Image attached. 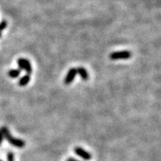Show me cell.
<instances>
[{
    "label": "cell",
    "mask_w": 161,
    "mask_h": 161,
    "mask_svg": "<svg viewBox=\"0 0 161 161\" xmlns=\"http://www.w3.org/2000/svg\"><path fill=\"white\" fill-rule=\"evenodd\" d=\"M0 131H2V134L3 137L6 138V140L10 143L11 145H13V146L17 147V148H23L25 146V143L23 140H21V139H17V138H14L13 136H12L10 131H8V129L6 127H2V128L0 129Z\"/></svg>",
    "instance_id": "1"
},
{
    "label": "cell",
    "mask_w": 161,
    "mask_h": 161,
    "mask_svg": "<svg viewBox=\"0 0 161 161\" xmlns=\"http://www.w3.org/2000/svg\"><path fill=\"white\" fill-rule=\"evenodd\" d=\"M23 64H24V67H25V69H24V70L26 72L27 74L31 75V73L32 72V67L31 63L29 62V60L23 58Z\"/></svg>",
    "instance_id": "7"
},
{
    "label": "cell",
    "mask_w": 161,
    "mask_h": 161,
    "mask_svg": "<svg viewBox=\"0 0 161 161\" xmlns=\"http://www.w3.org/2000/svg\"><path fill=\"white\" fill-rule=\"evenodd\" d=\"M20 74H21V70L19 69H12L8 72V75L11 78H17Z\"/></svg>",
    "instance_id": "8"
},
{
    "label": "cell",
    "mask_w": 161,
    "mask_h": 161,
    "mask_svg": "<svg viewBox=\"0 0 161 161\" xmlns=\"http://www.w3.org/2000/svg\"><path fill=\"white\" fill-rule=\"evenodd\" d=\"M3 141V136L2 131H0V145H1V143H2Z\"/></svg>",
    "instance_id": "11"
},
{
    "label": "cell",
    "mask_w": 161,
    "mask_h": 161,
    "mask_svg": "<svg viewBox=\"0 0 161 161\" xmlns=\"http://www.w3.org/2000/svg\"><path fill=\"white\" fill-rule=\"evenodd\" d=\"M30 80H31V75L26 74L20 79L19 82H18V85H19L20 86H25L27 85L28 83L30 82Z\"/></svg>",
    "instance_id": "6"
},
{
    "label": "cell",
    "mask_w": 161,
    "mask_h": 161,
    "mask_svg": "<svg viewBox=\"0 0 161 161\" xmlns=\"http://www.w3.org/2000/svg\"><path fill=\"white\" fill-rule=\"evenodd\" d=\"M7 25H8L7 21L3 20V21H1V22H0V31H2L4 30L5 28L7 27Z\"/></svg>",
    "instance_id": "9"
},
{
    "label": "cell",
    "mask_w": 161,
    "mask_h": 161,
    "mask_svg": "<svg viewBox=\"0 0 161 161\" xmlns=\"http://www.w3.org/2000/svg\"><path fill=\"white\" fill-rule=\"evenodd\" d=\"M76 74H77V72H76V68H71L70 70L68 72L67 76H66L65 79H64V83H65L66 85H69V84H71L75 79V77H76Z\"/></svg>",
    "instance_id": "4"
},
{
    "label": "cell",
    "mask_w": 161,
    "mask_h": 161,
    "mask_svg": "<svg viewBox=\"0 0 161 161\" xmlns=\"http://www.w3.org/2000/svg\"><path fill=\"white\" fill-rule=\"evenodd\" d=\"M1 36H2V34H1V31H0V37H1Z\"/></svg>",
    "instance_id": "13"
},
{
    "label": "cell",
    "mask_w": 161,
    "mask_h": 161,
    "mask_svg": "<svg viewBox=\"0 0 161 161\" xmlns=\"http://www.w3.org/2000/svg\"><path fill=\"white\" fill-rule=\"evenodd\" d=\"M76 72L77 74L80 76V78L84 80H87L88 78H89V74L87 71L86 70L85 68H82V67H79V68H76Z\"/></svg>",
    "instance_id": "5"
},
{
    "label": "cell",
    "mask_w": 161,
    "mask_h": 161,
    "mask_svg": "<svg viewBox=\"0 0 161 161\" xmlns=\"http://www.w3.org/2000/svg\"><path fill=\"white\" fill-rule=\"evenodd\" d=\"M131 57V53L130 51H118V52H114L109 55L110 59L117 60V59H128Z\"/></svg>",
    "instance_id": "2"
},
{
    "label": "cell",
    "mask_w": 161,
    "mask_h": 161,
    "mask_svg": "<svg viewBox=\"0 0 161 161\" xmlns=\"http://www.w3.org/2000/svg\"><path fill=\"white\" fill-rule=\"evenodd\" d=\"M68 161H80V160H77V159H74V158H69V159H68Z\"/></svg>",
    "instance_id": "12"
},
{
    "label": "cell",
    "mask_w": 161,
    "mask_h": 161,
    "mask_svg": "<svg viewBox=\"0 0 161 161\" xmlns=\"http://www.w3.org/2000/svg\"><path fill=\"white\" fill-rule=\"evenodd\" d=\"M74 152L76 153V155H78L79 157L82 158L85 160H91V155L88 151H85L84 149L80 148V147H75Z\"/></svg>",
    "instance_id": "3"
},
{
    "label": "cell",
    "mask_w": 161,
    "mask_h": 161,
    "mask_svg": "<svg viewBox=\"0 0 161 161\" xmlns=\"http://www.w3.org/2000/svg\"><path fill=\"white\" fill-rule=\"evenodd\" d=\"M0 161H1V160H0Z\"/></svg>",
    "instance_id": "15"
},
{
    "label": "cell",
    "mask_w": 161,
    "mask_h": 161,
    "mask_svg": "<svg viewBox=\"0 0 161 161\" xmlns=\"http://www.w3.org/2000/svg\"><path fill=\"white\" fill-rule=\"evenodd\" d=\"M67 161H68V160H67Z\"/></svg>",
    "instance_id": "14"
},
{
    "label": "cell",
    "mask_w": 161,
    "mask_h": 161,
    "mask_svg": "<svg viewBox=\"0 0 161 161\" xmlns=\"http://www.w3.org/2000/svg\"><path fill=\"white\" fill-rule=\"evenodd\" d=\"M7 158H8V161H14V154L13 152H8Z\"/></svg>",
    "instance_id": "10"
}]
</instances>
